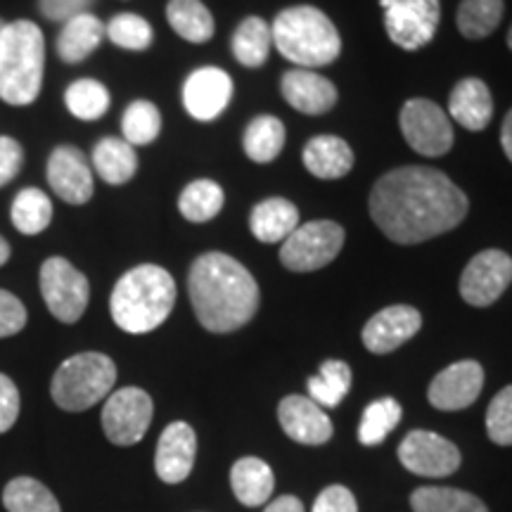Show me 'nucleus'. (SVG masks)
<instances>
[{
    "mask_svg": "<svg viewBox=\"0 0 512 512\" xmlns=\"http://www.w3.org/2000/svg\"><path fill=\"white\" fill-rule=\"evenodd\" d=\"M27 318V306L19 302V297L8 290H0V339L19 335L27 325Z\"/></svg>",
    "mask_w": 512,
    "mask_h": 512,
    "instance_id": "nucleus-41",
    "label": "nucleus"
},
{
    "mask_svg": "<svg viewBox=\"0 0 512 512\" xmlns=\"http://www.w3.org/2000/svg\"><path fill=\"white\" fill-rule=\"evenodd\" d=\"M155 403L140 387H124L107 396L102 408V430L117 446H133L150 430Z\"/></svg>",
    "mask_w": 512,
    "mask_h": 512,
    "instance_id": "nucleus-9",
    "label": "nucleus"
},
{
    "mask_svg": "<svg viewBox=\"0 0 512 512\" xmlns=\"http://www.w3.org/2000/svg\"><path fill=\"white\" fill-rule=\"evenodd\" d=\"M401 133L422 157H441L453 145V126L437 102L415 98L401 107Z\"/></svg>",
    "mask_w": 512,
    "mask_h": 512,
    "instance_id": "nucleus-10",
    "label": "nucleus"
},
{
    "mask_svg": "<svg viewBox=\"0 0 512 512\" xmlns=\"http://www.w3.org/2000/svg\"><path fill=\"white\" fill-rule=\"evenodd\" d=\"M24 152L15 138L0 136V188H5L12 178L22 171Z\"/></svg>",
    "mask_w": 512,
    "mask_h": 512,
    "instance_id": "nucleus-45",
    "label": "nucleus"
},
{
    "mask_svg": "<svg viewBox=\"0 0 512 512\" xmlns=\"http://www.w3.org/2000/svg\"><path fill=\"white\" fill-rule=\"evenodd\" d=\"M278 420L283 432L292 441L304 446H320L328 444L332 439V420L309 396L290 394L280 401Z\"/></svg>",
    "mask_w": 512,
    "mask_h": 512,
    "instance_id": "nucleus-18",
    "label": "nucleus"
},
{
    "mask_svg": "<svg viewBox=\"0 0 512 512\" xmlns=\"http://www.w3.org/2000/svg\"><path fill=\"white\" fill-rule=\"evenodd\" d=\"M280 91L290 107L311 117L330 112L337 102L335 83L313 69H290L280 81Z\"/></svg>",
    "mask_w": 512,
    "mask_h": 512,
    "instance_id": "nucleus-20",
    "label": "nucleus"
},
{
    "mask_svg": "<svg viewBox=\"0 0 512 512\" xmlns=\"http://www.w3.org/2000/svg\"><path fill=\"white\" fill-rule=\"evenodd\" d=\"M3 27H5V22H3V19H0V31H3Z\"/></svg>",
    "mask_w": 512,
    "mask_h": 512,
    "instance_id": "nucleus-50",
    "label": "nucleus"
},
{
    "mask_svg": "<svg viewBox=\"0 0 512 512\" xmlns=\"http://www.w3.org/2000/svg\"><path fill=\"white\" fill-rule=\"evenodd\" d=\"M46 176L62 202L79 207L93 197V171L79 147L57 145L48 157Z\"/></svg>",
    "mask_w": 512,
    "mask_h": 512,
    "instance_id": "nucleus-14",
    "label": "nucleus"
},
{
    "mask_svg": "<svg viewBox=\"0 0 512 512\" xmlns=\"http://www.w3.org/2000/svg\"><path fill=\"white\" fill-rule=\"evenodd\" d=\"M46 69V38L29 19L5 24L0 31V100L12 107L36 102Z\"/></svg>",
    "mask_w": 512,
    "mask_h": 512,
    "instance_id": "nucleus-4",
    "label": "nucleus"
},
{
    "mask_svg": "<svg viewBox=\"0 0 512 512\" xmlns=\"http://www.w3.org/2000/svg\"><path fill=\"white\" fill-rule=\"evenodd\" d=\"M19 408H22V399H19L17 384L12 377L0 373V434L12 430L19 418Z\"/></svg>",
    "mask_w": 512,
    "mask_h": 512,
    "instance_id": "nucleus-43",
    "label": "nucleus"
},
{
    "mask_svg": "<svg viewBox=\"0 0 512 512\" xmlns=\"http://www.w3.org/2000/svg\"><path fill=\"white\" fill-rule=\"evenodd\" d=\"M422 328V316L418 309L406 304L387 306V309L377 311L363 328V344L370 354H392L408 339H413Z\"/></svg>",
    "mask_w": 512,
    "mask_h": 512,
    "instance_id": "nucleus-17",
    "label": "nucleus"
},
{
    "mask_svg": "<svg viewBox=\"0 0 512 512\" xmlns=\"http://www.w3.org/2000/svg\"><path fill=\"white\" fill-rule=\"evenodd\" d=\"M95 174L110 185H124L136 176L138 155L124 138H102L93 147Z\"/></svg>",
    "mask_w": 512,
    "mask_h": 512,
    "instance_id": "nucleus-26",
    "label": "nucleus"
},
{
    "mask_svg": "<svg viewBox=\"0 0 512 512\" xmlns=\"http://www.w3.org/2000/svg\"><path fill=\"white\" fill-rule=\"evenodd\" d=\"M226 202V192L219 183L202 178V181H192L183 188L181 197H178V209H181L183 219L192 223H207L219 216Z\"/></svg>",
    "mask_w": 512,
    "mask_h": 512,
    "instance_id": "nucleus-32",
    "label": "nucleus"
},
{
    "mask_svg": "<svg viewBox=\"0 0 512 512\" xmlns=\"http://www.w3.org/2000/svg\"><path fill=\"white\" fill-rule=\"evenodd\" d=\"M188 292L202 328L216 335L240 330L259 309V285L254 275L223 252L197 256L188 273Z\"/></svg>",
    "mask_w": 512,
    "mask_h": 512,
    "instance_id": "nucleus-2",
    "label": "nucleus"
},
{
    "mask_svg": "<svg viewBox=\"0 0 512 512\" xmlns=\"http://www.w3.org/2000/svg\"><path fill=\"white\" fill-rule=\"evenodd\" d=\"M264 512H304V503L294 496H280L268 503Z\"/></svg>",
    "mask_w": 512,
    "mask_h": 512,
    "instance_id": "nucleus-46",
    "label": "nucleus"
},
{
    "mask_svg": "<svg viewBox=\"0 0 512 512\" xmlns=\"http://www.w3.org/2000/svg\"><path fill=\"white\" fill-rule=\"evenodd\" d=\"M482 387L484 368L477 361H458L434 377L427 399L437 411H463L479 399Z\"/></svg>",
    "mask_w": 512,
    "mask_h": 512,
    "instance_id": "nucleus-15",
    "label": "nucleus"
},
{
    "mask_svg": "<svg viewBox=\"0 0 512 512\" xmlns=\"http://www.w3.org/2000/svg\"><path fill=\"white\" fill-rule=\"evenodd\" d=\"M309 399L316 401L320 408H335L342 403L351 389V368L344 361H325L318 375L309 377Z\"/></svg>",
    "mask_w": 512,
    "mask_h": 512,
    "instance_id": "nucleus-34",
    "label": "nucleus"
},
{
    "mask_svg": "<svg viewBox=\"0 0 512 512\" xmlns=\"http://www.w3.org/2000/svg\"><path fill=\"white\" fill-rule=\"evenodd\" d=\"M102 38H105V24L93 12H86V15H79L62 24V31L55 43L57 55H60L62 62L79 64L100 48Z\"/></svg>",
    "mask_w": 512,
    "mask_h": 512,
    "instance_id": "nucleus-24",
    "label": "nucleus"
},
{
    "mask_svg": "<svg viewBox=\"0 0 512 512\" xmlns=\"http://www.w3.org/2000/svg\"><path fill=\"white\" fill-rule=\"evenodd\" d=\"M8 512H62L60 503L46 484L34 477H15L3 489Z\"/></svg>",
    "mask_w": 512,
    "mask_h": 512,
    "instance_id": "nucleus-31",
    "label": "nucleus"
},
{
    "mask_svg": "<svg viewBox=\"0 0 512 512\" xmlns=\"http://www.w3.org/2000/svg\"><path fill=\"white\" fill-rule=\"evenodd\" d=\"M403 408L401 403L392 399V396H382L368 403L363 411L361 425H358V441L363 446H377L392 434V430L401 422Z\"/></svg>",
    "mask_w": 512,
    "mask_h": 512,
    "instance_id": "nucleus-36",
    "label": "nucleus"
},
{
    "mask_svg": "<svg viewBox=\"0 0 512 512\" xmlns=\"http://www.w3.org/2000/svg\"><path fill=\"white\" fill-rule=\"evenodd\" d=\"M95 5V0H38V10L48 22L64 24L69 19L86 15Z\"/></svg>",
    "mask_w": 512,
    "mask_h": 512,
    "instance_id": "nucleus-42",
    "label": "nucleus"
},
{
    "mask_svg": "<svg viewBox=\"0 0 512 512\" xmlns=\"http://www.w3.org/2000/svg\"><path fill=\"white\" fill-rule=\"evenodd\" d=\"M110 91L95 79H79L69 83L64 91V105L72 117L81 121H95L110 110Z\"/></svg>",
    "mask_w": 512,
    "mask_h": 512,
    "instance_id": "nucleus-37",
    "label": "nucleus"
},
{
    "mask_svg": "<svg viewBox=\"0 0 512 512\" xmlns=\"http://www.w3.org/2000/svg\"><path fill=\"white\" fill-rule=\"evenodd\" d=\"M512 283V259L501 249H484L472 256L460 275V297L470 306L484 309L498 302Z\"/></svg>",
    "mask_w": 512,
    "mask_h": 512,
    "instance_id": "nucleus-12",
    "label": "nucleus"
},
{
    "mask_svg": "<svg viewBox=\"0 0 512 512\" xmlns=\"http://www.w3.org/2000/svg\"><path fill=\"white\" fill-rule=\"evenodd\" d=\"M285 147V126L278 117L259 114L249 121L245 131V152L256 164H268L283 152Z\"/></svg>",
    "mask_w": 512,
    "mask_h": 512,
    "instance_id": "nucleus-29",
    "label": "nucleus"
},
{
    "mask_svg": "<svg viewBox=\"0 0 512 512\" xmlns=\"http://www.w3.org/2000/svg\"><path fill=\"white\" fill-rule=\"evenodd\" d=\"M411 508L415 512H489L475 494L451 486H420L413 491Z\"/></svg>",
    "mask_w": 512,
    "mask_h": 512,
    "instance_id": "nucleus-30",
    "label": "nucleus"
},
{
    "mask_svg": "<svg viewBox=\"0 0 512 512\" xmlns=\"http://www.w3.org/2000/svg\"><path fill=\"white\" fill-rule=\"evenodd\" d=\"M304 166L316 178L335 181L354 169V152L347 140L337 136H316L304 147Z\"/></svg>",
    "mask_w": 512,
    "mask_h": 512,
    "instance_id": "nucleus-23",
    "label": "nucleus"
},
{
    "mask_svg": "<svg viewBox=\"0 0 512 512\" xmlns=\"http://www.w3.org/2000/svg\"><path fill=\"white\" fill-rule=\"evenodd\" d=\"M486 432L498 446H512V384L498 392L486 408Z\"/></svg>",
    "mask_w": 512,
    "mask_h": 512,
    "instance_id": "nucleus-40",
    "label": "nucleus"
},
{
    "mask_svg": "<svg viewBox=\"0 0 512 512\" xmlns=\"http://www.w3.org/2000/svg\"><path fill=\"white\" fill-rule=\"evenodd\" d=\"M176 306V283L166 268L140 264L126 271L110 297L112 320L128 335L157 330Z\"/></svg>",
    "mask_w": 512,
    "mask_h": 512,
    "instance_id": "nucleus-3",
    "label": "nucleus"
},
{
    "mask_svg": "<svg viewBox=\"0 0 512 512\" xmlns=\"http://www.w3.org/2000/svg\"><path fill=\"white\" fill-rule=\"evenodd\" d=\"M12 226L22 235L43 233L53 221V202L43 190L24 188L12 202Z\"/></svg>",
    "mask_w": 512,
    "mask_h": 512,
    "instance_id": "nucleus-33",
    "label": "nucleus"
},
{
    "mask_svg": "<svg viewBox=\"0 0 512 512\" xmlns=\"http://www.w3.org/2000/svg\"><path fill=\"white\" fill-rule=\"evenodd\" d=\"M197 456V434L188 422H171L157 441L155 470L166 484H181L190 477Z\"/></svg>",
    "mask_w": 512,
    "mask_h": 512,
    "instance_id": "nucleus-19",
    "label": "nucleus"
},
{
    "mask_svg": "<svg viewBox=\"0 0 512 512\" xmlns=\"http://www.w3.org/2000/svg\"><path fill=\"white\" fill-rule=\"evenodd\" d=\"M233 55L242 67L256 69L268 60L273 46V34L271 24L261 17H247L242 19L233 34Z\"/></svg>",
    "mask_w": 512,
    "mask_h": 512,
    "instance_id": "nucleus-28",
    "label": "nucleus"
},
{
    "mask_svg": "<svg viewBox=\"0 0 512 512\" xmlns=\"http://www.w3.org/2000/svg\"><path fill=\"white\" fill-rule=\"evenodd\" d=\"M384 29L396 46L420 50L437 34L441 5L439 0H380Z\"/></svg>",
    "mask_w": 512,
    "mask_h": 512,
    "instance_id": "nucleus-11",
    "label": "nucleus"
},
{
    "mask_svg": "<svg viewBox=\"0 0 512 512\" xmlns=\"http://www.w3.org/2000/svg\"><path fill=\"white\" fill-rule=\"evenodd\" d=\"M448 114L467 131H484L494 117V100L482 79H463L448 98Z\"/></svg>",
    "mask_w": 512,
    "mask_h": 512,
    "instance_id": "nucleus-21",
    "label": "nucleus"
},
{
    "mask_svg": "<svg viewBox=\"0 0 512 512\" xmlns=\"http://www.w3.org/2000/svg\"><path fill=\"white\" fill-rule=\"evenodd\" d=\"M508 46H510V50H512V27H510V31H508Z\"/></svg>",
    "mask_w": 512,
    "mask_h": 512,
    "instance_id": "nucleus-49",
    "label": "nucleus"
},
{
    "mask_svg": "<svg viewBox=\"0 0 512 512\" xmlns=\"http://www.w3.org/2000/svg\"><path fill=\"white\" fill-rule=\"evenodd\" d=\"M10 242L3 238V235H0V266H5L8 264V259H10Z\"/></svg>",
    "mask_w": 512,
    "mask_h": 512,
    "instance_id": "nucleus-48",
    "label": "nucleus"
},
{
    "mask_svg": "<svg viewBox=\"0 0 512 512\" xmlns=\"http://www.w3.org/2000/svg\"><path fill=\"white\" fill-rule=\"evenodd\" d=\"M344 247V228L335 221L299 223L280 247V261L294 273H309L332 264Z\"/></svg>",
    "mask_w": 512,
    "mask_h": 512,
    "instance_id": "nucleus-7",
    "label": "nucleus"
},
{
    "mask_svg": "<svg viewBox=\"0 0 512 512\" xmlns=\"http://www.w3.org/2000/svg\"><path fill=\"white\" fill-rule=\"evenodd\" d=\"M399 460L408 472L420 477H448L460 467V451L437 432L413 430L403 437Z\"/></svg>",
    "mask_w": 512,
    "mask_h": 512,
    "instance_id": "nucleus-13",
    "label": "nucleus"
},
{
    "mask_svg": "<svg viewBox=\"0 0 512 512\" xmlns=\"http://www.w3.org/2000/svg\"><path fill=\"white\" fill-rule=\"evenodd\" d=\"M311 512H358V503L347 486H328L313 503Z\"/></svg>",
    "mask_w": 512,
    "mask_h": 512,
    "instance_id": "nucleus-44",
    "label": "nucleus"
},
{
    "mask_svg": "<svg viewBox=\"0 0 512 512\" xmlns=\"http://www.w3.org/2000/svg\"><path fill=\"white\" fill-rule=\"evenodd\" d=\"M230 486L233 494L247 508H259L271 501L275 489V477L271 465L261 458L247 456L230 467Z\"/></svg>",
    "mask_w": 512,
    "mask_h": 512,
    "instance_id": "nucleus-25",
    "label": "nucleus"
},
{
    "mask_svg": "<svg viewBox=\"0 0 512 512\" xmlns=\"http://www.w3.org/2000/svg\"><path fill=\"white\" fill-rule=\"evenodd\" d=\"M117 366L100 351H83L62 363L50 382V396L62 411L81 413L112 394Z\"/></svg>",
    "mask_w": 512,
    "mask_h": 512,
    "instance_id": "nucleus-6",
    "label": "nucleus"
},
{
    "mask_svg": "<svg viewBox=\"0 0 512 512\" xmlns=\"http://www.w3.org/2000/svg\"><path fill=\"white\" fill-rule=\"evenodd\" d=\"M233 98V79L219 67L195 69L183 86V105L192 119L214 121Z\"/></svg>",
    "mask_w": 512,
    "mask_h": 512,
    "instance_id": "nucleus-16",
    "label": "nucleus"
},
{
    "mask_svg": "<svg viewBox=\"0 0 512 512\" xmlns=\"http://www.w3.org/2000/svg\"><path fill=\"white\" fill-rule=\"evenodd\" d=\"M41 294L48 311L60 323L72 325L81 320L91 299L88 278L64 256H50L41 266Z\"/></svg>",
    "mask_w": 512,
    "mask_h": 512,
    "instance_id": "nucleus-8",
    "label": "nucleus"
},
{
    "mask_svg": "<svg viewBox=\"0 0 512 512\" xmlns=\"http://www.w3.org/2000/svg\"><path fill=\"white\" fill-rule=\"evenodd\" d=\"M105 36L110 38L114 46L124 50H147L152 46V27L145 17L133 15V12H121V15L112 17L110 24L105 27Z\"/></svg>",
    "mask_w": 512,
    "mask_h": 512,
    "instance_id": "nucleus-39",
    "label": "nucleus"
},
{
    "mask_svg": "<svg viewBox=\"0 0 512 512\" xmlns=\"http://www.w3.org/2000/svg\"><path fill=\"white\" fill-rule=\"evenodd\" d=\"M121 131L128 145H150L162 133V114L150 100H136L121 117Z\"/></svg>",
    "mask_w": 512,
    "mask_h": 512,
    "instance_id": "nucleus-38",
    "label": "nucleus"
},
{
    "mask_svg": "<svg viewBox=\"0 0 512 512\" xmlns=\"http://www.w3.org/2000/svg\"><path fill=\"white\" fill-rule=\"evenodd\" d=\"M370 216L396 245H420L463 223L467 197L437 169L403 166L375 183Z\"/></svg>",
    "mask_w": 512,
    "mask_h": 512,
    "instance_id": "nucleus-1",
    "label": "nucleus"
},
{
    "mask_svg": "<svg viewBox=\"0 0 512 512\" xmlns=\"http://www.w3.org/2000/svg\"><path fill=\"white\" fill-rule=\"evenodd\" d=\"M503 0H463L458 5L456 24L460 34L470 41L491 36L503 19Z\"/></svg>",
    "mask_w": 512,
    "mask_h": 512,
    "instance_id": "nucleus-35",
    "label": "nucleus"
},
{
    "mask_svg": "<svg viewBox=\"0 0 512 512\" xmlns=\"http://www.w3.org/2000/svg\"><path fill=\"white\" fill-rule=\"evenodd\" d=\"M299 226V209L283 197H268L252 209L249 230L259 242H285Z\"/></svg>",
    "mask_w": 512,
    "mask_h": 512,
    "instance_id": "nucleus-22",
    "label": "nucleus"
},
{
    "mask_svg": "<svg viewBox=\"0 0 512 512\" xmlns=\"http://www.w3.org/2000/svg\"><path fill=\"white\" fill-rule=\"evenodd\" d=\"M273 46L302 69H316L335 62L342 53V38L332 19L311 5L287 8L273 19Z\"/></svg>",
    "mask_w": 512,
    "mask_h": 512,
    "instance_id": "nucleus-5",
    "label": "nucleus"
},
{
    "mask_svg": "<svg viewBox=\"0 0 512 512\" xmlns=\"http://www.w3.org/2000/svg\"><path fill=\"white\" fill-rule=\"evenodd\" d=\"M166 19L171 29L190 43H207L216 31L214 15L202 0H169Z\"/></svg>",
    "mask_w": 512,
    "mask_h": 512,
    "instance_id": "nucleus-27",
    "label": "nucleus"
},
{
    "mask_svg": "<svg viewBox=\"0 0 512 512\" xmlns=\"http://www.w3.org/2000/svg\"><path fill=\"white\" fill-rule=\"evenodd\" d=\"M501 145H503V152L505 157L512 162V110L505 114L503 119V128H501Z\"/></svg>",
    "mask_w": 512,
    "mask_h": 512,
    "instance_id": "nucleus-47",
    "label": "nucleus"
}]
</instances>
